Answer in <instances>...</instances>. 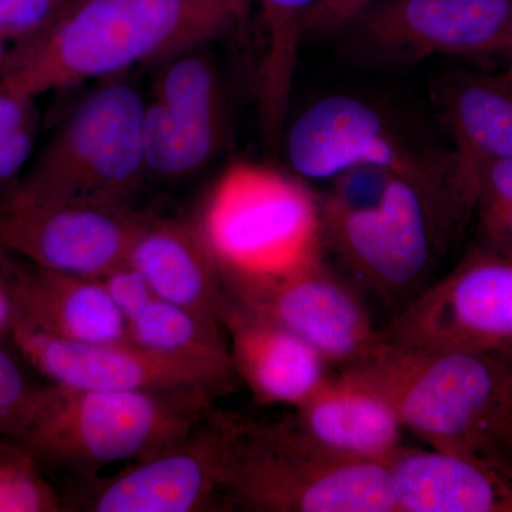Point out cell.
I'll return each mask as SVG.
<instances>
[{
  "instance_id": "7402d4cb",
  "label": "cell",
  "mask_w": 512,
  "mask_h": 512,
  "mask_svg": "<svg viewBox=\"0 0 512 512\" xmlns=\"http://www.w3.org/2000/svg\"><path fill=\"white\" fill-rule=\"evenodd\" d=\"M225 117L171 109L151 100L143 120L147 174L180 180L202 170L222 146Z\"/></svg>"
},
{
  "instance_id": "7a4b0ae2",
  "label": "cell",
  "mask_w": 512,
  "mask_h": 512,
  "mask_svg": "<svg viewBox=\"0 0 512 512\" xmlns=\"http://www.w3.org/2000/svg\"><path fill=\"white\" fill-rule=\"evenodd\" d=\"M202 393L110 392L49 383L35 387L5 436L43 466L90 481L123 461L174 447L211 412Z\"/></svg>"
},
{
  "instance_id": "7c38bea8",
  "label": "cell",
  "mask_w": 512,
  "mask_h": 512,
  "mask_svg": "<svg viewBox=\"0 0 512 512\" xmlns=\"http://www.w3.org/2000/svg\"><path fill=\"white\" fill-rule=\"evenodd\" d=\"M144 212L100 201L0 200V249L52 271L100 278L126 261Z\"/></svg>"
},
{
  "instance_id": "f546056e",
  "label": "cell",
  "mask_w": 512,
  "mask_h": 512,
  "mask_svg": "<svg viewBox=\"0 0 512 512\" xmlns=\"http://www.w3.org/2000/svg\"><path fill=\"white\" fill-rule=\"evenodd\" d=\"M33 389L35 386L28 382L22 367L0 339V434L8 433Z\"/></svg>"
},
{
  "instance_id": "277c9868",
  "label": "cell",
  "mask_w": 512,
  "mask_h": 512,
  "mask_svg": "<svg viewBox=\"0 0 512 512\" xmlns=\"http://www.w3.org/2000/svg\"><path fill=\"white\" fill-rule=\"evenodd\" d=\"M228 507L259 512H397L390 468L335 456L291 421L211 413Z\"/></svg>"
},
{
  "instance_id": "8992f818",
  "label": "cell",
  "mask_w": 512,
  "mask_h": 512,
  "mask_svg": "<svg viewBox=\"0 0 512 512\" xmlns=\"http://www.w3.org/2000/svg\"><path fill=\"white\" fill-rule=\"evenodd\" d=\"M194 221L224 285L285 274L325 255L319 197L269 165H229Z\"/></svg>"
},
{
  "instance_id": "83f0119b",
  "label": "cell",
  "mask_w": 512,
  "mask_h": 512,
  "mask_svg": "<svg viewBox=\"0 0 512 512\" xmlns=\"http://www.w3.org/2000/svg\"><path fill=\"white\" fill-rule=\"evenodd\" d=\"M99 281L127 323L137 318L156 299L147 279L127 259L101 275Z\"/></svg>"
},
{
  "instance_id": "f1b7e54d",
  "label": "cell",
  "mask_w": 512,
  "mask_h": 512,
  "mask_svg": "<svg viewBox=\"0 0 512 512\" xmlns=\"http://www.w3.org/2000/svg\"><path fill=\"white\" fill-rule=\"evenodd\" d=\"M37 117L0 143V200L16 190L35 153Z\"/></svg>"
},
{
  "instance_id": "6da1fadb",
  "label": "cell",
  "mask_w": 512,
  "mask_h": 512,
  "mask_svg": "<svg viewBox=\"0 0 512 512\" xmlns=\"http://www.w3.org/2000/svg\"><path fill=\"white\" fill-rule=\"evenodd\" d=\"M251 0H73L42 33L9 46L0 83L36 100L110 80L234 32Z\"/></svg>"
},
{
  "instance_id": "d6a6232c",
  "label": "cell",
  "mask_w": 512,
  "mask_h": 512,
  "mask_svg": "<svg viewBox=\"0 0 512 512\" xmlns=\"http://www.w3.org/2000/svg\"><path fill=\"white\" fill-rule=\"evenodd\" d=\"M490 457L512 466V376L505 390L503 403L495 416Z\"/></svg>"
},
{
  "instance_id": "8fae6325",
  "label": "cell",
  "mask_w": 512,
  "mask_h": 512,
  "mask_svg": "<svg viewBox=\"0 0 512 512\" xmlns=\"http://www.w3.org/2000/svg\"><path fill=\"white\" fill-rule=\"evenodd\" d=\"M225 296L342 369L365 359L384 339L359 292L323 259L271 278L225 284Z\"/></svg>"
},
{
  "instance_id": "4dcf8cb0",
  "label": "cell",
  "mask_w": 512,
  "mask_h": 512,
  "mask_svg": "<svg viewBox=\"0 0 512 512\" xmlns=\"http://www.w3.org/2000/svg\"><path fill=\"white\" fill-rule=\"evenodd\" d=\"M377 0H316L305 37H323L348 30Z\"/></svg>"
},
{
  "instance_id": "603a6c76",
  "label": "cell",
  "mask_w": 512,
  "mask_h": 512,
  "mask_svg": "<svg viewBox=\"0 0 512 512\" xmlns=\"http://www.w3.org/2000/svg\"><path fill=\"white\" fill-rule=\"evenodd\" d=\"M128 339L164 355L234 369L220 320L164 299H154L128 322Z\"/></svg>"
},
{
  "instance_id": "e575fe53",
  "label": "cell",
  "mask_w": 512,
  "mask_h": 512,
  "mask_svg": "<svg viewBox=\"0 0 512 512\" xmlns=\"http://www.w3.org/2000/svg\"><path fill=\"white\" fill-rule=\"evenodd\" d=\"M505 53H507L508 57H510V67H508L507 74H510L512 76V26H511V33H510V39H508V45L507 49H505Z\"/></svg>"
},
{
  "instance_id": "ac0fdd59",
  "label": "cell",
  "mask_w": 512,
  "mask_h": 512,
  "mask_svg": "<svg viewBox=\"0 0 512 512\" xmlns=\"http://www.w3.org/2000/svg\"><path fill=\"white\" fill-rule=\"evenodd\" d=\"M293 426L335 456L389 463L403 446V426L379 394L342 372L299 404Z\"/></svg>"
},
{
  "instance_id": "e0dca14e",
  "label": "cell",
  "mask_w": 512,
  "mask_h": 512,
  "mask_svg": "<svg viewBox=\"0 0 512 512\" xmlns=\"http://www.w3.org/2000/svg\"><path fill=\"white\" fill-rule=\"evenodd\" d=\"M8 279L16 325L72 342L130 340L127 320L99 278L40 268L12 255Z\"/></svg>"
},
{
  "instance_id": "30bf717a",
  "label": "cell",
  "mask_w": 512,
  "mask_h": 512,
  "mask_svg": "<svg viewBox=\"0 0 512 512\" xmlns=\"http://www.w3.org/2000/svg\"><path fill=\"white\" fill-rule=\"evenodd\" d=\"M10 342L49 383L110 392L202 393L224 396L238 382L231 367L164 355L131 340L72 342L15 325Z\"/></svg>"
},
{
  "instance_id": "4316f807",
  "label": "cell",
  "mask_w": 512,
  "mask_h": 512,
  "mask_svg": "<svg viewBox=\"0 0 512 512\" xmlns=\"http://www.w3.org/2000/svg\"><path fill=\"white\" fill-rule=\"evenodd\" d=\"M73 0H0V39L10 46L49 28Z\"/></svg>"
},
{
  "instance_id": "1f68e13d",
  "label": "cell",
  "mask_w": 512,
  "mask_h": 512,
  "mask_svg": "<svg viewBox=\"0 0 512 512\" xmlns=\"http://www.w3.org/2000/svg\"><path fill=\"white\" fill-rule=\"evenodd\" d=\"M36 117L35 100L20 96L0 83V143Z\"/></svg>"
},
{
  "instance_id": "ffe728a7",
  "label": "cell",
  "mask_w": 512,
  "mask_h": 512,
  "mask_svg": "<svg viewBox=\"0 0 512 512\" xmlns=\"http://www.w3.org/2000/svg\"><path fill=\"white\" fill-rule=\"evenodd\" d=\"M444 114L467 163L512 160V76L460 73L444 84Z\"/></svg>"
},
{
  "instance_id": "5b68a950",
  "label": "cell",
  "mask_w": 512,
  "mask_h": 512,
  "mask_svg": "<svg viewBox=\"0 0 512 512\" xmlns=\"http://www.w3.org/2000/svg\"><path fill=\"white\" fill-rule=\"evenodd\" d=\"M342 372L379 394L403 429L433 450L490 457L512 357L413 348L384 338L369 356Z\"/></svg>"
},
{
  "instance_id": "836d02e7",
  "label": "cell",
  "mask_w": 512,
  "mask_h": 512,
  "mask_svg": "<svg viewBox=\"0 0 512 512\" xmlns=\"http://www.w3.org/2000/svg\"><path fill=\"white\" fill-rule=\"evenodd\" d=\"M10 259L12 255L0 249V339H9L18 322V313L9 291Z\"/></svg>"
},
{
  "instance_id": "cb8c5ba5",
  "label": "cell",
  "mask_w": 512,
  "mask_h": 512,
  "mask_svg": "<svg viewBox=\"0 0 512 512\" xmlns=\"http://www.w3.org/2000/svg\"><path fill=\"white\" fill-rule=\"evenodd\" d=\"M200 47H191L168 57L154 83L153 100L171 109L227 116L220 73Z\"/></svg>"
},
{
  "instance_id": "3957f363",
  "label": "cell",
  "mask_w": 512,
  "mask_h": 512,
  "mask_svg": "<svg viewBox=\"0 0 512 512\" xmlns=\"http://www.w3.org/2000/svg\"><path fill=\"white\" fill-rule=\"evenodd\" d=\"M286 156L309 180H333L360 165L402 178L423 195L443 242L463 234L474 215L476 174L456 147L433 146L348 94L323 97L303 111L289 128Z\"/></svg>"
},
{
  "instance_id": "9a60e30c",
  "label": "cell",
  "mask_w": 512,
  "mask_h": 512,
  "mask_svg": "<svg viewBox=\"0 0 512 512\" xmlns=\"http://www.w3.org/2000/svg\"><path fill=\"white\" fill-rule=\"evenodd\" d=\"M220 320L235 375L262 406L298 407L328 379V360L318 350L227 296Z\"/></svg>"
},
{
  "instance_id": "d590c367",
  "label": "cell",
  "mask_w": 512,
  "mask_h": 512,
  "mask_svg": "<svg viewBox=\"0 0 512 512\" xmlns=\"http://www.w3.org/2000/svg\"><path fill=\"white\" fill-rule=\"evenodd\" d=\"M9 43H6L5 40L0 39V64H2L3 59H5L6 53L9 50Z\"/></svg>"
},
{
  "instance_id": "ba28073f",
  "label": "cell",
  "mask_w": 512,
  "mask_h": 512,
  "mask_svg": "<svg viewBox=\"0 0 512 512\" xmlns=\"http://www.w3.org/2000/svg\"><path fill=\"white\" fill-rule=\"evenodd\" d=\"M146 103L133 84L104 80L73 107L6 198L131 205L147 177Z\"/></svg>"
},
{
  "instance_id": "d6986e66",
  "label": "cell",
  "mask_w": 512,
  "mask_h": 512,
  "mask_svg": "<svg viewBox=\"0 0 512 512\" xmlns=\"http://www.w3.org/2000/svg\"><path fill=\"white\" fill-rule=\"evenodd\" d=\"M127 261L156 298L220 320L224 278L194 220L143 214Z\"/></svg>"
},
{
  "instance_id": "5bb4252c",
  "label": "cell",
  "mask_w": 512,
  "mask_h": 512,
  "mask_svg": "<svg viewBox=\"0 0 512 512\" xmlns=\"http://www.w3.org/2000/svg\"><path fill=\"white\" fill-rule=\"evenodd\" d=\"M211 413L187 437L116 476L94 478L77 497L87 512H205L229 510L222 487Z\"/></svg>"
},
{
  "instance_id": "2e32d148",
  "label": "cell",
  "mask_w": 512,
  "mask_h": 512,
  "mask_svg": "<svg viewBox=\"0 0 512 512\" xmlns=\"http://www.w3.org/2000/svg\"><path fill=\"white\" fill-rule=\"evenodd\" d=\"M387 466L397 512H512V466L497 458L402 446Z\"/></svg>"
},
{
  "instance_id": "52a82bcc",
  "label": "cell",
  "mask_w": 512,
  "mask_h": 512,
  "mask_svg": "<svg viewBox=\"0 0 512 512\" xmlns=\"http://www.w3.org/2000/svg\"><path fill=\"white\" fill-rule=\"evenodd\" d=\"M322 198L323 237L359 284L386 301L416 291L443 244L416 187L376 167L350 168Z\"/></svg>"
},
{
  "instance_id": "4fadbf2b",
  "label": "cell",
  "mask_w": 512,
  "mask_h": 512,
  "mask_svg": "<svg viewBox=\"0 0 512 512\" xmlns=\"http://www.w3.org/2000/svg\"><path fill=\"white\" fill-rule=\"evenodd\" d=\"M511 26L512 0H384L348 32L363 56L412 63L437 55L505 53Z\"/></svg>"
},
{
  "instance_id": "484cf974",
  "label": "cell",
  "mask_w": 512,
  "mask_h": 512,
  "mask_svg": "<svg viewBox=\"0 0 512 512\" xmlns=\"http://www.w3.org/2000/svg\"><path fill=\"white\" fill-rule=\"evenodd\" d=\"M64 507L36 457L18 440L0 434V512H59Z\"/></svg>"
},
{
  "instance_id": "44dd1931",
  "label": "cell",
  "mask_w": 512,
  "mask_h": 512,
  "mask_svg": "<svg viewBox=\"0 0 512 512\" xmlns=\"http://www.w3.org/2000/svg\"><path fill=\"white\" fill-rule=\"evenodd\" d=\"M258 8L262 49L256 72L259 121L278 140L291 99L299 47L316 0H251Z\"/></svg>"
},
{
  "instance_id": "d4e9b609",
  "label": "cell",
  "mask_w": 512,
  "mask_h": 512,
  "mask_svg": "<svg viewBox=\"0 0 512 512\" xmlns=\"http://www.w3.org/2000/svg\"><path fill=\"white\" fill-rule=\"evenodd\" d=\"M468 164L477 181V245L512 256V160L481 158Z\"/></svg>"
},
{
  "instance_id": "9c48e42d",
  "label": "cell",
  "mask_w": 512,
  "mask_h": 512,
  "mask_svg": "<svg viewBox=\"0 0 512 512\" xmlns=\"http://www.w3.org/2000/svg\"><path fill=\"white\" fill-rule=\"evenodd\" d=\"M382 330L413 348L512 357V256L474 245Z\"/></svg>"
}]
</instances>
